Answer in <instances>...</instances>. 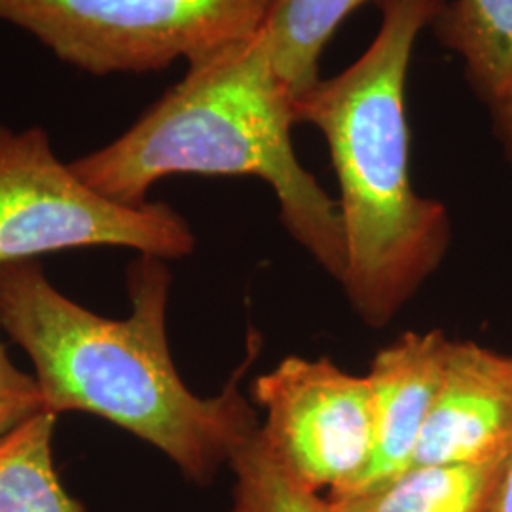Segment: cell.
<instances>
[{
	"label": "cell",
	"mask_w": 512,
	"mask_h": 512,
	"mask_svg": "<svg viewBox=\"0 0 512 512\" xmlns=\"http://www.w3.org/2000/svg\"><path fill=\"white\" fill-rule=\"evenodd\" d=\"M171 274L139 255L128 268L131 311L109 319L59 293L38 260L0 266V330L35 365L46 410L86 412L158 448L190 482L207 486L260 427L239 382L260 353V336L215 397L192 393L167 340Z\"/></svg>",
	"instance_id": "6da1fadb"
},
{
	"label": "cell",
	"mask_w": 512,
	"mask_h": 512,
	"mask_svg": "<svg viewBox=\"0 0 512 512\" xmlns=\"http://www.w3.org/2000/svg\"><path fill=\"white\" fill-rule=\"evenodd\" d=\"M444 0H380L365 54L293 99L298 124L319 129L340 186L346 239L342 289L366 327L384 329L439 270L452 243L444 203L410 175L406 78L421 31Z\"/></svg>",
	"instance_id": "7a4b0ae2"
},
{
	"label": "cell",
	"mask_w": 512,
	"mask_h": 512,
	"mask_svg": "<svg viewBox=\"0 0 512 512\" xmlns=\"http://www.w3.org/2000/svg\"><path fill=\"white\" fill-rule=\"evenodd\" d=\"M293 99L260 27L188 67L126 133L71 167L93 190L124 205H145L150 188L171 175L262 179L274 190L289 236L342 283L340 209L294 152Z\"/></svg>",
	"instance_id": "3957f363"
},
{
	"label": "cell",
	"mask_w": 512,
	"mask_h": 512,
	"mask_svg": "<svg viewBox=\"0 0 512 512\" xmlns=\"http://www.w3.org/2000/svg\"><path fill=\"white\" fill-rule=\"evenodd\" d=\"M84 247L179 260L196 238L167 203L124 205L93 190L57 160L44 129L0 128V266Z\"/></svg>",
	"instance_id": "277c9868"
},
{
	"label": "cell",
	"mask_w": 512,
	"mask_h": 512,
	"mask_svg": "<svg viewBox=\"0 0 512 512\" xmlns=\"http://www.w3.org/2000/svg\"><path fill=\"white\" fill-rule=\"evenodd\" d=\"M272 0H0L14 23L86 73L198 65L253 37Z\"/></svg>",
	"instance_id": "5b68a950"
},
{
	"label": "cell",
	"mask_w": 512,
	"mask_h": 512,
	"mask_svg": "<svg viewBox=\"0 0 512 512\" xmlns=\"http://www.w3.org/2000/svg\"><path fill=\"white\" fill-rule=\"evenodd\" d=\"M264 410L260 435L302 484L325 497L349 492L374 450L372 391L327 357L289 355L251 384Z\"/></svg>",
	"instance_id": "8992f818"
},
{
	"label": "cell",
	"mask_w": 512,
	"mask_h": 512,
	"mask_svg": "<svg viewBox=\"0 0 512 512\" xmlns=\"http://www.w3.org/2000/svg\"><path fill=\"white\" fill-rule=\"evenodd\" d=\"M512 446V353L450 340L414 465L475 463Z\"/></svg>",
	"instance_id": "52a82bcc"
},
{
	"label": "cell",
	"mask_w": 512,
	"mask_h": 512,
	"mask_svg": "<svg viewBox=\"0 0 512 512\" xmlns=\"http://www.w3.org/2000/svg\"><path fill=\"white\" fill-rule=\"evenodd\" d=\"M450 340L440 329L408 330L374 355L366 374L372 391V459L349 492L327 499L372 492L414 465L439 393Z\"/></svg>",
	"instance_id": "ba28073f"
},
{
	"label": "cell",
	"mask_w": 512,
	"mask_h": 512,
	"mask_svg": "<svg viewBox=\"0 0 512 512\" xmlns=\"http://www.w3.org/2000/svg\"><path fill=\"white\" fill-rule=\"evenodd\" d=\"M505 458L416 465L372 492L327 501L334 512H486Z\"/></svg>",
	"instance_id": "9c48e42d"
},
{
	"label": "cell",
	"mask_w": 512,
	"mask_h": 512,
	"mask_svg": "<svg viewBox=\"0 0 512 512\" xmlns=\"http://www.w3.org/2000/svg\"><path fill=\"white\" fill-rule=\"evenodd\" d=\"M429 29L486 107L512 92V0H444Z\"/></svg>",
	"instance_id": "30bf717a"
},
{
	"label": "cell",
	"mask_w": 512,
	"mask_h": 512,
	"mask_svg": "<svg viewBox=\"0 0 512 512\" xmlns=\"http://www.w3.org/2000/svg\"><path fill=\"white\" fill-rule=\"evenodd\" d=\"M57 418L40 410L0 437V512H86L55 469Z\"/></svg>",
	"instance_id": "8fae6325"
},
{
	"label": "cell",
	"mask_w": 512,
	"mask_h": 512,
	"mask_svg": "<svg viewBox=\"0 0 512 512\" xmlns=\"http://www.w3.org/2000/svg\"><path fill=\"white\" fill-rule=\"evenodd\" d=\"M365 2L370 0H272L262 31L275 71L293 97L321 80L319 63L330 38Z\"/></svg>",
	"instance_id": "7c38bea8"
},
{
	"label": "cell",
	"mask_w": 512,
	"mask_h": 512,
	"mask_svg": "<svg viewBox=\"0 0 512 512\" xmlns=\"http://www.w3.org/2000/svg\"><path fill=\"white\" fill-rule=\"evenodd\" d=\"M228 467L234 473L232 503L224 512H334L327 497L313 492L279 461L266 440H245Z\"/></svg>",
	"instance_id": "4fadbf2b"
},
{
	"label": "cell",
	"mask_w": 512,
	"mask_h": 512,
	"mask_svg": "<svg viewBox=\"0 0 512 512\" xmlns=\"http://www.w3.org/2000/svg\"><path fill=\"white\" fill-rule=\"evenodd\" d=\"M46 410L35 376L14 366L0 340V437Z\"/></svg>",
	"instance_id": "5bb4252c"
},
{
	"label": "cell",
	"mask_w": 512,
	"mask_h": 512,
	"mask_svg": "<svg viewBox=\"0 0 512 512\" xmlns=\"http://www.w3.org/2000/svg\"><path fill=\"white\" fill-rule=\"evenodd\" d=\"M495 137L512 167V92L488 105Z\"/></svg>",
	"instance_id": "9a60e30c"
},
{
	"label": "cell",
	"mask_w": 512,
	"mask_h": 512,
	"mask_svg": "<svg viewBox=\"0 0 512 512\" xmlns=\"http://www.w3.org/2000/svg\"><path fill=\"white\" fill-rule=\"evenodd\" d=\"M486 512H512V446L503 461V469Z\"/></svg>",
	"instance_id": "2e32d148"
}]
</instances>
